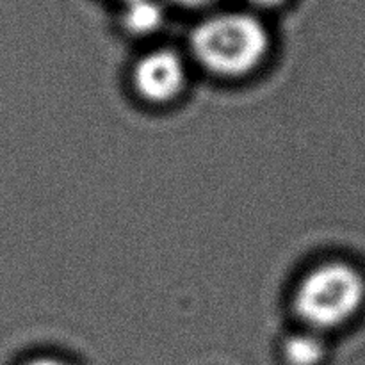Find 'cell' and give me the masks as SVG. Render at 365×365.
Wrapping results in <instances>:
<instances>
[{
	"label": "cell",
	"instance_id": "6da1fadb",
	"mask_svg": "<svg viewBox=\"0 0 365 365\" xmlns=\"http://www.w3.org/2000/svg\"><path fill=\"white\" fill-rule=\"evenodd\" d=\"M191 52L217 77H242L255 70L269 48L262 21L250 13H216L203 18L191 32Z\"/></svg>",
	"mask_w": 365,
	"mask_h": 365
},
{
	"label": "cell",
	"instance_id": "7a4b0ae2",
	"mask_svg": "<svg viewBox=\"0 0 365 365\" xmlns=\"http://www.w3.org/2000/svg\"><path fill=\"white\" fill-rule=\"evenodd\" d=\"M365 302V280L346 262H327L310 269L292 298L294 312L314 331L342 327Z\"/></svg>",
	"mask_w": 365,
	"mask_h": 365
},
{
	"label": "cell",
	"instance_id": "3957f363",
	"mask_svg": "<svg viewBox=\"0 0 365 365\" xmlns=\"http://www.w3.org/2000/svg\"><path fill=\"white\" fill-rule=\"evenodd\" d=\"M134 88L152 103H166L180 95L185 86V64L171 48L145 53L134 66Z\"/></svg>",
	"mask_w": 365,
	"mask_h": 365
},
{
	"label": "cell",
	"instance_id": "277c9868",
	"mask_svg": "<svg viewBox=\"0 0 365 365\" xmlns=\"http://www.w3.org/2000/svg\"><path fill=\"white\" fill-rule=\"evenodd\" d=\"M164 21V7L159 0H123L121 25L134 36H148Z\"/></svg>",
	"mask_w": 365,
	"mask_h": 365
},
{
	"label": "cell",
	"instance_id": "5b68a950",
	"mask_svg": "<svg viewBox=\"0 0 365 365\" xmlns=\"http://www.w3.org/2000/svg\"><path fill=\"white\" fill-rule=\"evenodd\" d=\"M282 353L289 365H319L327 355V346L316 331H299L285 339Z\"/></svg>",
	"mask_w": 365,
	"mask_h": 365
},
{
	"label": "cell",
	"instance_id": "8992f818",
	"mask_svg": "<svg viewBox=\"0 0 365 365\" xmlns=\"http://www.w3.org/2000/svg\"><path fill=\"white\" fill-rule=\"evenodd\" d=\"M171 2L184 9H203V7H210L212 4H216L217 0H171Z\"/></svg>",
	"mask_w": 365,
	"mask_h": 365
},
{
	"label": "cell",
	"instance_id": "52a82bcc",
	"mask_svg": "<svg viewBox=\"0 0 365 365\" xmlns=\"http://www.w3.org/2000/svg\"><path fill=\"white\" fill-rule=\"evenodd\" d=\"M248 2L257 7H262V9H274V7L284 6L287 0H248Z\"/></svg>",
	"mask_w": 365,
	"mask_h": 365
},
{
	"label": "cell",
	"instance_id": "ba28073f",
	"mask_svg": "<svg viewBox=\"0 0 365 365\" xmlns=\"http://www.w3.org/2000/svg\"><path fill=\"white\" fill-rule=\"evenodd\" d=\"M25 365H68V364L59 359H52V356H39V359L31 360V362H27Z\"/></svg>",
	"mask_w": 365,
	"mask_h": 365
},
{
	"label": "cell",
	"instance_id": "9c48e42d",
	"mask_svg": "<svg viewBox=\"0 0 365 365\" xmlns=\"http://www.w3.org/2000/svg\"><path fill=\"white\" fill-rule=\"evenodd\" d=\"M120 2H123V0H120Z\"/></svg>",
	"mask_w": 365,
	"mask_h": 365
}]
</instances>
